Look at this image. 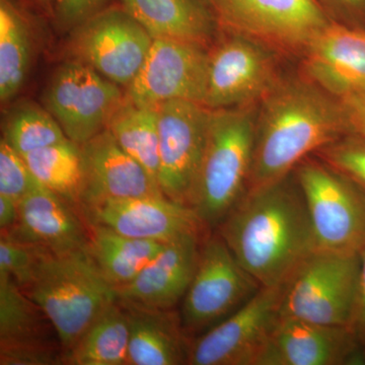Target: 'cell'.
<instances>
[{"instance_id": "obj_1", "label": "cell", "mask_w": 365, "mask_h": 365, "mask_svg": "<svg viewBox=\"0 0 365 365\" xmlns=\"http://www.w3.org/2000/svg\"><path fill=\"white\" fill-rule=\"evenodd\" d=\"M215 232L261 287L284 284L317 250L306 198L294 172L246 192Z\"/></svg>"}, {"instance_id": "obj_2", "label": "cell", "mask_w": 365, "mask_h": 365, "mask_svg": "<svg viewBox=\"0 0 365 365\" xmlns=\"http://www.w3.org/2000/svg\"><path fill=\"white\" fill-rule=\"evenodd\" d=\"M347 134L338 98L304 76L279 79L259 103L247 192L289 176L304 158Z\"/></svg>"}, {"instance_id": "obj_3", "label": "cell", "mask_w": 365, "mask_h": 365, "mask_svg": "<svg viewBox=\"0 0 365 365\" xmlns=\"http://www.w3.org/2000/svg\"><path fill=\"white\" fill-rule=\"evenodd\" d=\"M258 106L211 110L191 204L207 232H215L248 188Z\"/></svg>"}, {"instance_id": "obj_4", "label": "cell", "mask_w": 365, "mask_h": 365, "mask_svg": "<svg viewBox=\"0 0 365 365\" xmlns=\"http://www.w3.org/2000/svg\"><path fill=\"white\" fill-rule=\"evenodd\" d=\"M21 289L49 319L63 352L117 300L116 289L100 272L88 247L62 254L46 252Z\"/></svg>"}, {"instance_id": "obj_5", "label": "cell", "mask_w": 365, "mask_h": 365, "mask_svg": "<svg viewBox=\"0 0 365 365\" xmlns=\"http://www.w3.org/2000/svg\"><path fill=\"white\" fill-rule=\"evenodd\" d=\"M294 176L306 198L316 248L361 254L365 247V193L318 158L307 157Z\"/></svg>"}, {"instance_id": "obj_6", "label": "cell", "mask_w": 365, "mask_h": 365, "mask_svg": "<svg viewBox=\"0 0 365 365\" xmlns=\"http://www.w3.org/2000/svg\"><path fill=\"white\" fill-rule=\"evenodd\" d=\"M359 269L360 254L316 250L284 283L280 316L350 327Z\"/></svg>"}, {"instance_id": "obj_7", "label": "cell", "mask_w": 365, "mask_h": 365, "mask_svg": "<svg viewBox=\"0 0 365 365\" xmlns=\"http://www.w3.org/2000/svg\"><path fill=\"white\" fill-rule=\"evenodd\" d=\"M217 21L232 34L272 51L302 56L332 21L316 0H207Z\"/></svg>"}, {"instance_id": "obj_8", "label": "cell", "mask_w": 365, "mask_h": 365, "mask_svg": "<svg viewBox=\"0 0 365 365\" xmlns=\"http://www.w3.org/2000/svg\"><path fill=\"white\" fill-rule=\"evenodd\" d=\"M261 287L242 267L222 237L211 232L201 242L195 275L182 300V328L186 332L199 333L217 325Z\"/></svg>"}, {"instance_id": "obj_9", "label": "cell", "mask_w": 365, "mask_h": 365, "mask_svg": "<svg viewBox=\"0 0 365 365\" xmlns=\"http://www.w3.org/2000/svg\"><path fill=\"white\" fill-rule=\"evenodd\" d=\"M125 100L117 83L73 59L55 71L44 103L66 136L81 145L107 128Z\"/></svg>"}, {"instance_id": "obj_10", "label": "cell", "mask_w": 365, "mask_h": 365, "mask_svg": "<svg viewBox=\"0 0 365 365\" xmlns=\"http://www.w3.org/2000/svg\"><path fill=\"white\" fill-rule=\"evenodd\" d=\"M155 38L124 7L103 9L86 19L72 34L74 60L120 86L130 85Z\"/></svg>"}, {"instance_id": "obj_11", "label": "cell", "mask_w": 365, "mask_h": 365, "mask_svg": "<svg viewBox=\"0 0 365 365\" xmlns=\"http://www.w3.org/2000/svg\"><path fill=\"white\" fill-rule=\"evenodd\" d=\"M158 126V181L165 197L191 207L207 139L211 109L191 101L155 108Z\"/></svg>"}, {"instance_id": "obj_12", "label": "cell", "mask_w": 365, "mask_h": 365, "mask_svg": "<svg viewBox=\"0 0 365 365\" xmlns=\"http://www.w3.org/2000/svg\"><path fill=\"white\" fill-rule=\"evenodd\" d=\"M284 284L262 287L235 313L191 344L190 365H257L280 318Z\"/></svg>"}, {"instance_id": "obj_13", "label": "cell", "mask_w": 365, "mask_h": 365, "mask_svg": "<svg viewBox=\"0 0 365 365\" xmlns=\"http://www.w3.org/2000/svg\"><path fill=\"white\" fill-rule=\"evenodd\" d=\"M207 66L205 46L155 38L140 71L128 86L126 100L148 108L176 100L204 105Z\"/></svg>"}, {"instance_id": "obj_14", "label": "cell", "mask_w": 365, "mask_h": 365, "mask_svg": "<svg viewBox=\"0 0 365 365\" xmlns=\"http://www.w3.org/2000/svg\"><path fill=\"white\" fill-rule=\"evenodd\" d=\"M279 79L272 50L232 34L208 52L204 105L211 110L258 105Z\"/></svg>"}, {"instance_id": "obj_15", "label": "cell", "mask_w": 365, "mask_h": 365, "mask_svg": "<svg viewBox=\"0 0 365 365\" xmlns=\"http://www.w3.org/2000/svg\"><path fill=\"white\" fill-rule=\"evenodd\" d=\"M365 364V349L349 326L280 316L257 365Z\"/></svg>"}, {"instance_id": "obj_16", "label": "cell", "mask_w": 365, "mask_h": 365, "mask_svg": "<svg viewBox=\"0 0 365 365\" xmlns=\"http://www.w3.org/2000/svg\"><path fill=\"white\" fill-rule=\"evenodd\" d=\"M81 150L79 210L107 201L165 195L157 180L118 144L107 128L81 144Z\"/></svg>"}, {"instance_id": "obj_17", "label": "cell", "mask_w": 365, "mask_h": 365, "mask_svg": "<svg viewBox=\"0 0 365 365\" xmlns=\"http://www.w3.org/2000/svg\"><path fill=\"white\" fill-rule=\"evenodd\" d=\"M88 225L135 239L167 242L189 232H205L195 211L168 197H137L81 209Z\"/></svg>"}, {"instance_id": "obj_18", "label": "cell", "mask_w": 365, "mask_h": 365, "mask_svg": "<svg viewBox=\"0 0 365 365\" xmlns=\"http://www.w3.org/2000/svg\"><path fill=\"white\" fill-rule=\"evenodd\" d=\"M304 78L336 98L365 90V30L332 21L302 53Z\"/></svg>"}, {"instance_id": "obj_19", "label": "cell", "mask_w": 365, "mask_h": 365, "mask_svg": "<svg viewBox=\"0 0 365 365\" xmlns=\"http://www.w3.org/2000/svg\"><path fill=\"white\" fill-rule=\"evenodd\" d=\"M203 234L189 232L165 242L130 283L117 288L118 300L145 309H174L184 299L195 275Z\"/></svg>"}, {"instance_id": "obj_20", "label": "cell", "mask_w": 365, "mask_h": 365, "mask_svg": "<svg viewBox=\"0 0 365 365\" xmlns=\"http://www.w3.org/2000/svg\"><path fill=\"white\" fill-rule=\"evenodd\" d=\"M19 206L18 222L1 234L53 254L88 247V223L74 212L71 204L46 188L38 180Z\"/></svg>"}, {"instance_id": "obj_21", "label": "cell", "mask_w": 365, "mask_h": 365, "mask_svg": "<svg viewBox=\"0 0 365 365\" xmlns=\"http://www.w3.org/2000/svg\"><path fill=\"white\" fill-rule=\"evenodd\" d=\"M122 304L128 316L130 332L127 365L188 364L191 344L185 335L181 317L172 309Z\"/></svg>"}, {"instance_id": "obj_22", "label": "cell", "mask_w": 365, "mask_h": 365, "mask_svg": "<svg viewBox=\"0 0 365 365\" xmlns=\"http://www.w3.org/2000/svg\"><path fill=\"white\" fill-rule=\"evenodd\" d=\"M122 7L153 38L205 46L215 32V16L207 0H120Z\"/></svg>"}, {"instance_id": "obj_23", "label": "cell", "mask_w": 365, "mask_h": 365, "mask_svg": "<svg viewBox=\"0 0 365 365\" xmlns=\"http://www.w3.org/2000/svg\"><path fill=\"white\" fill-rule=\"evenodd\" d=\"M88 250L115 289L130 283L162 251L165 242L135 239L110 228L88 225Z\"/></svg>"}, {"instance_id": "obj_24", "label": "cell", "mask_w": 365, "mask_h": 365, "mask_svg": "<svg viewBox=\"0 0 365 365\" xmlns=\"http://www.w3.org/2000/svg\"><path fill=\"white\" fill-rule=\"evenodd\" d=\"M129 338L128 316L117 299L64 351V364L127 365Z\"/></svg>"}, {"instance_id": "obj_25", "label": "cell", "mask_w": 365, "mask_h": 365, "mask_svg": "<svg viewBox=\"0 0 365 365\" xmlns=\"http://www.w3.org/2000/svg\"><path fill=\"white\" fill-rule=\"evenodd\" d=\"M32 56L30 28L16 0H0V100L9 102L21 90Z\"/></svg>"}, {"instance_id": "obj_26", "label": "cell", "mask_w": 365, "mask_h": 365, "mask_svg": "<svg viewBox=\"0 0 365 365\" xmlns=\"http://www.w3.org/2000/svg\"><path fill=\"white\" fill-rule=\"evenodd\" d=\"M107 129L118 144L158 181L160 155L155 108L141 107L125 100Z\"/></svg>"}, {"instance_id": "obj_27", "label": "cell", "mask_w": 365, "mask_h": 365, "mask_svg": "<svg viewBox=\"0 0 365 365\" xmlns=\"http://www.w3.org/2000/svg\"><path fill=\"white\" fill-rule=\"evenodd\" d=\"M23 158L34 177L43 186L78 207L83 182V158L79 144L67 139Z\"/></svg>"}, {"instance_id": "obj_28", "label": "cell", "mask_w": 365, "mask_h": 365, "mask_svg": "<svg viewBox=\"0 0 365 365\" xmlns=\"http://www.w3.org/2000/svg\"><path fill=\"white\" fill-rule=\"evenodd\" d=\"M44 313L20 285L0 272V345L49 343Z\"/></svg>"}, {"instance_id": "obj_29", "label": "cell", "mask_w": 365, "mask_h": 365, "mask_svg": "<svg viewBox=\"0 0 365 365\" xmlns=\"http://www.w3.org/2000/svg\"><path fill=\"white\" fill-rule=\"evenodd\" d=\"M2 138L21 157L69 139L47 110L31 105L19 108L11 114Z\"/></svg>"}, {"instance_id": "obj_30", "label": "cell", "mask_w": 365, "mask_h": 365, "mask_svg": "<svg viewBox=\"0 0 365 365\" xmlns=\"http://www.w3.org/2000/svg\"><path fill=\"white\" fill-rule=\"evenodd\" d=\"M313 155L351 180L365 193L364 139L347 134Z\"/></svg>"}, {"instance_id": "obj_31", "label": "cell", "mask_w": 365, "mask_h": 365, "mask_svg": "<svg viewBox=\"0 0 365 365\" xmlns=\"http://www.w3.org/2000/svg\"><path fill=\"white\" fill-rule=\"evenodd\" d=\"M45 250L1 234L0 239V272L6 273L21 288L32 280Z\"/></svg>"}, {"instance_id": "obj_32", "label": "cell", "mask_w": 365, "mask_h": 365, "mask_svg": "<svg viewBox=\"0 0 365 365\" xmlns=\"http://www.w3.org/2000/svg\"><path fill=\"white\" fill-rule=\"evenodd\" d=\"M37 179L20 153L1 138L0 141V195L20 204Z\"/></svg>"}, {"instance_id": "obj_33", "label": "cell", "mask_w": 365, "mask_h": 365, "mask_svg": "<svg viewBox=\"0 0 365 365\" xmlns=\"http://www.w3.org/2000/svg\"><path fill=\"white\" fill-rule=\"evenodd\" d=\"M0 364H64V353L60 354L49 343L0 345Z\"/></svg>"}, {"instance_id": "obj_34", "label": "cell", "mask_w": 365, "mask_h": 365, "mask_svg": "<svg viewBox=\"0 0 365 365\" xmlns=\"http://www.w3.org/2000/svg\"><path fill=\"white\" fill-rule=\"evenodd\" d=\"M106 0H55V13L61 24L78 26L100 11Z\"/></svg>"}, {"instance_id": "obj_35", "label": "cell", "mask_w": 365, "mask_h": 365, "mask_svg": "<svg viewBox=\"0 0 365 365\" xmlns=\"http://www.w3.org/2000/svg\"><path fill=\"white\" fill-rule=\"evenodd\" d=\"M349 134L365 140V90L338 98Z\"/></svg>"}, {"instance_id": "obj_36", "label": "cell", "mask_w": 365, "mask_h": 365, "mask_svg": "<svg viewBox=\"0 0 365 365\" xmlns=\"http://www.w3.org/2000/svg\"><path fill=\"white\" fill-rule=\"evenodd\" d=\"M331 20L348 24L365 14V0H316Z\"/></svg>"}, {"instance_id": "obj_37", "label": "cell", "mask_w": 365, "mask_h": 365, "mask_svg": "<svg viewBox=\"0 0 365 365\" xmlns=\"http://www.w3.org/2000/svg\"><path fill=\"white\" fill-rule=\"evenodd\" d=\"M350 327L365 349V247L360 254L359 284Z\"/></svg>"}, {"instance_id": "obj_38", "label": "cell", "mask_w": 365, "mask_h": 365, "mask_svg": "<svg viewBox=\"0 0 365 365\" xmlns=\"http://www.w3.org/2000/svg\"><path fill=\"white\" fill-rule=\"evenodd\" d=\"M20 204L9 197L0 195V228L1 232L11 230L20 215Z\"/></svg>"}, {"instance_id": "obj_39", "label": "cell", "mask_w": 365, "mask_h": 365, "mask_svg": "<svg viewBox=\"0 0 365 365\" xmlns=\"http://www.w3.org/2000/svg\"><path fill=\"white\" fill-rule=\"evenodd\" d=\"M31 1L47 11L52 9L53 4L55 6V0H31Z\"/></svg>"}]
</instances>
